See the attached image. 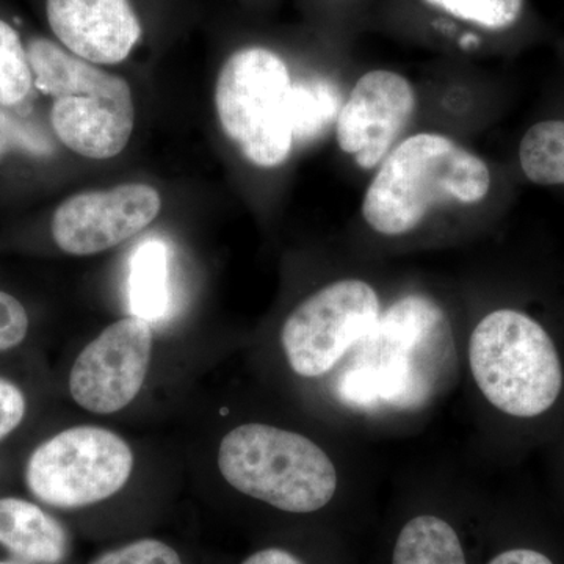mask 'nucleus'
Returning <instances> with one entry per match:
<instances>
[{
	"label": "nucleus",
	"instance_id": "9d476101",
	"mask_svg": "<svg viewBox=\"0 0 564 564\" xmlns=\"http://www.w3.org/2000/svg\"><path fill=\"white\" fill-rule=\"evenodd\" d=\"M161 209V193L148 184L82 192L55 210L52 237L66 254H98L147 229Z\"/></svg>",
	"mask_w": 564,
	"mask_h": 564
},
{
	"label": "nucleus",
	"instance_id": "a878e982",
	"mask_svg": "<svg viewBox=\"0 0 564 564\" xmlns=\"http://www.w3.org/2000/svg\"><path fill=\"white\" fill-rule=\"evenodd\" d=\"M0 564H29V563L22 562V560H7V562H0Z\"/></svg>",
	"mask_w": 564,
	"mask_h": 564
},
{
	"label": "nucleus",
	"instance_id": "6ab92c4d",
	"mask_svg": "<svg viewBox=\"0 0 564 564\" xmlns=\"http://www.w3.org/2000/svg\"><path fill=\"white\" fill-rule=\"evenodd\" d=\"M434 9L488 31L513 28L521 18L524 0H425Z\"/></svg>",
	"mask_w": 564,
	"mask_h": 564
},
{
	"label": "nucleus",
	"instance_id": "4be33fe9",
	"mask_svg": "<svg viewBox=\"0 0 564 564\" xmlns=\"http://www.w3.org/2000/svg\"><path fill=\"white\" fill-rule=\"evenodd\" d=\"M29 317L14 296L0 291V351L18 347L28 336Z\"/></svg>",
	"mask_w": 564,
	"mask_h": 564
},
{
	"label": "nucleus",
	"instance_id": "aec40b11",
	"mask_svg": "<svg viewBox=\"0 0 564 564\" xmlns=\"http://www.w3.org/2000/svg\"><path fill=\"white\" fill-rule=\"evenodd\" d=\"M10 107L0 106V159L11 151L32 155H47L54 150L52 141L31 122L11 113Z\"/></svg>",
	"mask_w": 564,
	"mask_h": 564
},
{
	"label": "nucleus",
	"instance_id": "ddd939ff",
	"mask_svg": "<svg viewBox=\"0 0 564 564\" xmlns=\"http://www.w3.org/2000/svg\"><path fill=\"white\" fill-rule=\"evenodd\" d=\"M0 544L29 564H58L68 554L65 527L39 505L7 497L0 499Z\"/></svg>",
	"mask_w": 564,
	"mask_h": 564
},
{
	"label": "nucleus",
	"instance_id": "412c9836",
	"mask_svg": "<svg viewBox=\"0 0 564 564\" xmlns=\"http://www.w3.org/2000/svg\"><path fill=\"white\" fill-rule=\"evenodd\" d=\"M90 564H182L174 549L162 541L140 540L93 560Z\"/></svg>",
	"mask_w": 564,
	"mask_h": 564
},
{
	"label": "nucleus",
	"instance_id": "393cba45",
	"mask_svg": "<svg viewBox=\"0 0 564 564\" xmlns=\"http://www.w3.org/2000/svg\"><path fill=\"white\" fill-rule=\"evenodd\" d=\"M242 564H304L292 555L291 552L282 551V549H265V551L256 552L254 555L248 556Z\"/></svg>",
	"mask_w": 564,
	"mask_h": 564
},
{
	"label": "nucleus",
	"instance_id": "39448f33",
	"mask_svg": "<svg viewBox=\"0 0 564 564\" xmlns=\"http://www.w3.org/2000/svg\"><path fill=\"white\" fill-rule=\"evenodd\" d=\"M469 362L486 400L514 417L544 414L562 392L563 367L554 340L521 311L486 315L470 336Z\"/></svg>",
	"mask_w": 564,
	"mask_h": 564
},
{
	"label": "nucleus",
	"instance_id": "0eeeda50",
	"mask_svg": "<svg viewBox=\"0 0 564 564\" xmlns=\"http://www.w3.org/2000/svg\"><path fill=\"white\" fill-rule=\"evenodd\" d=\"M132 469V448L121 436L99 426H74L33 452L25 484L41 502L70 510L115 496Z\"/></svg>",
	"mask_w": 564,
	"mask_h": 564
},
{
	"label": "nucleus",
	"instance_id": "dca6fc26",
	"mask_svg": "<svg viewBox=\"0 0 564 564\" xmlns=\"http://www.w3.org/2000/svg\"><path fill=\"white\" fill-rule=\"evenodd\" d=\"M340 91L326 79L296 82L292 87L291 120L293 140L313 141L318 139L339 117Z\"/></svg>",
	"mask_w": 564,
	"mask_h": 564
},
{
	"label": "nucleus",
	"instance_id": "a211bd4d",
	"mask_svg": "<svg viewBox=\"0 0 564 564\" xmlns=\"http://www.w3.org/2000/svg\"><path fill=\"white\" fill-rule=\"evenodd\" d=\"M32 87L33 73L28 47L17 29L0 20V106L21 104Z\"/></svg>",
	"mask_w": 564,
	"mask_h": 564
},
{
	"label": "nucleus",
	"instance_id": "b1692460",
	"mask_svg": "<svg viewBox=\"0 0 564 564\" xmlns=\"http://www.w3.org/2000/svg\"><path fill=\"white\" fill-rule=\"evenodd\" d=\"M489 564H554L544 554L530 549H513L497 555Z\"/></svg>",
	"mask_w": 564,
	"mask_h": 564
},
{
	"label": "nucleus",
	"instance_id": "5701e85b",
	"mask_svg": "<svg viewBox=\"0 0 564 564\" xmlns=\"http://www.w3.org/2000/svg\"><path fill=\"white\" fill-rule=\"evenodd\" d=\"M24 415V393L10 381L0 378V441L20 426Z\"/></svg>",
	"mask_w": 564,
	"mask_h": 564
},
{
	"label": "nucleus",
	"instance_id": "f8f14e48",
	"mask_svg": "<svg viewBox=\"0 0 564 564\" xmlns=\"http://www.w3.org/2000/svg\"><path fill=\"white\" fill-rule=\"evenodd\" d=\"M46 14L63 46L95 65L124 62L140 41L129 0H46Z\"/></svg>",
	"mask_w": 564,
	"mask_h": 564
},
{
	"label": "nucleus",
	"instance_id": "7ed1b4c3",
	"mask_svg": "<svg viewBox=\"0 0 564 564\" xmlns=\"http://www.w3.org/2000/svg\"><path fill=\"white\" fill-rule=\"evenodd\" d=\"M33 84L54 98L55 135L82 158L106 161L128 147L135 124L131 87L47 39L28 43Z\"/></svg>",
	"mask_w": 564,
	"mask_h": 564
},
{
	"label": "nucleus",
	"instance_id": "1a4fd4ad",
	"mask_svg": "<svg viewBox=\"0 0 564 564\" xmlns=\"http://www.w3.org/2000/svg\"><path fill=\"white\" fill-rule=\"evenodd\" d=\"M151 355L150 322L132 315L107 326L70 369L74 402L90 413H118L139 395Z\"/></svg>",
	"mask_w": 564,
	"mask_h": 564
},
{
	"label": "nucleus",
	"instance_id": "f3484780",
	"mask_svg": "<svg viewBox=\"0 0 564 564\" xmlns=\"http://www.w3.org/2000/svg\"><path fill=\"white\" fill-rule=\"evenodd\" d=\"M519 162L533 184L564 187V121L533 124L519 144Z\"/></svg>",
	"mask_w": 564,
	"mask_h": 564
},
{
	"label": "nucleus",
	"instance_id": "6e6552de",
	"mask_svg": "<svg viewBox=\"0 0 564 564\" xmlns=\"http://www.w3.org/2000/svg\"><path fill=\"white\" fill-rule=\"evenodd\" d=\"M380 315V296L369 282L340 280L325 285L300 303L282 326L289 366L304 378L332 372Z\"/></svg>",
	"mask_w": 564,
	"mask_h": 564
},
{
	"label": "nucleus",
	"instance_id": "f03ea898",
	"mask_svg": "<svg viewBox=\"0 0 564 564\" xmlns=\"http://www.w3.org/2000/svg\"><path fill=\"white\" fill-rule=\"evenodd\" d=\"M491 185V170L480 155L444 133H415L378 166L364 193L362 217L381 236H404L437 207L477 206Z\"/></svg>",
	"mask_w": 564,
	"mask_h": 564
},
{
	"label": "nucleus",
	"instance_id": "4468645a",
	"mask_svg": "<svg viewBox=\"0 0 564 564\" xmlns=\"http://www.w3.org/2000/svg\"><path fill=\"white\" fill-rule=\"evenodd\" d=\"M392 564H467L454 527L436 516H417L403 527Z\"/></svg>",
	"mask_w": 564,
	"mask_h": 564
},
{
	"label": "nucleus",
	"instance_id": "20e7f679",
	"mask_svg": "<svg viewBox=\"0 0 564 564\" xmlns=\"http://www.w3.org/2000/svg\"><path fill=\"white\" fill-rule=\"evenodd\" d=\"M218 467L234 489L288 513L322 510L337 489L336 467L314 441L262 423L226 434Z\"/></svg>",
	"mask_w": 564,
	"mask_h": 564
},
{
	"label": "nucleus",
	"instance_id": "9b49d317",
	"mask_svg": "<svg viewBox=\"0 0 564 564\" xmlns=\"http://www.w3.org/2000/svg\"><path fill=\"white\" fill-rule=\"evenodd\" d=\"M417 95L402 74L375 69L356 82L336 120L340 150L364 170L380 166L414 117Z\"/></svg>",
	"mask_w": 564,
	"mask_h": 564
},
{
	"label": "nucleus",
	"instance_id": "f257e3e1",
	"mask_svg": "<svg viewBox=\"0 0 564 564\" xmlns=\"http://www.w3.org/2000/svg\"><path fill=\"white\" fill-rule=\"evenodd\" d=\"M351 351L336 389L343 403L359 410H419L456 369L451 321L421 293L397 300Z\"/></svg>",
	"mask_w": 564,
	"mask_h": 564
},
{
	"label": "nucleus",
	"instance_id": "423d86ee",
	"mask_svg": "<svg viewBox=\"0 0 564 564\" xmlns=\"http://www.w3.org/2000/svg\"><path fill=\"white\" fill-rule=\"evenodd\" d=\"M292 87L288 65L267 47L234 52L218 74L215 107L223 131L259 169H276L291 158Z\"/></svg>",
	"mask_w": 564,
	"mask_h": 564
},
{
	"label": "nucleus",
	"instance_id": "2eb2a0df",
	"mask_svg": "<svg viewBox=\"0 0 564 564\" xmlns=\"http://www.w3.org/2000/svg\"><path fill=\"white\" fill-rule=\"evenodd\" d=\"M129 299L135 317L161 321L169 307V251L161 240H147L131 259Z\"/></svg>",
	"mask_w": 564,
	"mask_h": 564
}]
</instances>
